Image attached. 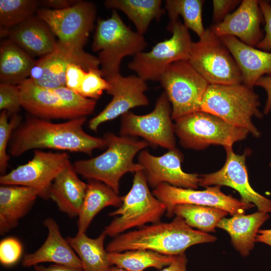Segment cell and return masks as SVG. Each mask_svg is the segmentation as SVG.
<instances>
[{
  "label": "cell",
  "instance_id": "cell-1",
  "mask_svg": "<svg viewBox=\"0 0 271 271\" xmlns=\"http://www.w3.org/2000/svg\"><path fill=\"white\" fill-rule=\"evenodd\" d=\"M87 117L61 123H53L33 116L26 119L14 130L9 143L10 155L19 157L34 149H50L91 155L95 149L106 148L104 138L87 133L83 126Z\"/></svg>",
  "mask_w": 271,
  "mask_h": 271
},
{
  "label": "cell",
  "instance_id": "cell-2",
  "mask_svg": "<svg viewBox=\"0 0 271 271\" xmlns=\"http://www.w3.org/2000/svg\"><path fill=\"white\" fill-rule=\"evenodd\" d=\"M216 239L215 236L193 229L182 217L176 216L171 222H159L120 234L107 244L106 250L108 252H121L145 249L177 256L184 253L191 246Z\"/></svg>",
  "mask_w": 271,
  "mask_h": 271
},
{
  "label": "cell",
  "instance_id": "cell-3",
  "mask_svg": "<svg viewBox=\"0 0 271 271\" xmlns=\"http://www.w3.org/2000/svg\"><path fill=\"white\" fill-rule=\"evenodd\" d=\"M107 149L95 157L78 160L73 164L76 172L84 178L100 181L119 194V182L127 173L143 170L133 162L136 155L149 146L135 137L118 136L109 132L103 137Z\"/></svg>",
  "mask_w": 271,
  "mask_h": 271
},
{
  "label": "cell",
  "instance_id": "cell-4",
  "mask_svg": "<svg viewBox=\"0 0 271 271\" xmlns=\"http://www.w3.org/2000/svg\"><path fill=\"white\" fill-rule=\"evenodd\" d=\"M258 95L243 83L209 84L203 96L201 110L214 114L227 123L247 130L255 138L261 133L253 117L261 118Z\"/></svg>",
  "mask_w": 271,
  "mask_h": 271
},
{
  "label": "cell",
  "instance_id": "cell-5",
  "mask_svg": "<svg viewBox=\"0 0 271 271\" xmlns=\"http://www.w3.org/2000/svg\"><path fill=\"white\" fill-rule=\"evenodd\" d=\"M147 43L143 35L127 26L115 10L110 17L98 20L92 44L97 57L100 70L107 80L120 73L122 60L143 51Z\"/></svg>",
  "mask_w": 271,
  "mask_h": 271
},
{
  "label": "cell",
  "instance_id": "cell-6",
  "mask_svg": "<svg viewBox=\"0 0 271 271\" xmlns=\"http://www.w3.org/2000/svg\"><path fill=\"white\" fill-rule=\"evenodd\" d=\"M174 126L181 145L195 150L212 145L232 147L235 143L245 140L249 133L245 129L202 110L175 119Z\"/></svg>",
  "mask_w": 271,
  "mask_h": 271
},
{
  "label": "cell",
  "instance_id": "cell-7",
  "mask_svg": "<svg viewBox=\"0 0 271 271\" xmlns=\"http://www.w3.org/2000/svg\"><path fill=\"white\" fill-rule=\"evenodd\" d=\"M148 185L142 171L134 173L132 187L122 196L121 205L108 214L114 218L103 230L106 235L115 237L130 228L160 222L166 207Z\"/></svg>",
  "mask_w": 271,
  "mask_h": 271
},
{
  "label": "cell",
  "instance_id": "cell-8",
  "mask_svg": "<svg viewBox=\"0 0 271 271\" xmlns=\"http://www.w3.org/2000/svg\"><path fill=\"white\" fill-rule=\"evenodd\" d=\"M189 61L209 84L242 83L240 69L220 38L209 29L192 42Z\"/></svg>",
  "mask_w": 271,
  "mask_h": 271
},
{
  "label": "cell",
  "instance_id": "cell-9",
  "mask_svg": "<svg viewBox=\"0 0 271 271\" xmlns=\"http://www.w3.org/2000/svg\"><path fill=\"white\" fill-rule=\"evenodd\" d=\"M159 81L171 103L172 120L201 110L209 84L189 60L172 63Z\"/></svg>",
  "mask_w": 271,
  "mask_h": 271
},
{
  "label": "cell",
  "instance_id": "cell-10",
  "mask_svg": "<svg viewBox=\"0 0 271 271\" xmlns=\"http://www.w3.org/2000/svg\"><path fill=\"white\" fill-rule=\"evenodd\" d=\"M167 29L172 34L169 39L158 43L149 52L138 53L128 64L146 81H159L172 63L189 59L192 41L188 29L179 20L169 24Z\"/></svg>",
  "mask_w": 271,
  "mask_h": 271
},
{
  "label": "cell",
  "instance_id": "cell-11",
  "mask_svg": "<svg viewBox=\"0 0 271 271\" xmlns=\"http://www.w3.org/2000/svg\"><path fill=\"white\" fill-rule=\"evenodd\" d=\"M119 134L122 137L143 138L153 147L176 148L172 106L165 92L157 99L149 113L138 115L128 111L121 116Z\"/></svg>",
  "mask_w": 271,
  "mask_h": 271
},
{
  "label": "cell",
  "instance_id": "cell-12",
  "mask_svg": "<svg viewBox=\"0 0 271 271\" xmlns=\"http://www.w3.org/2000/svg\"><path fill=\"white\" fill-rule=\"evenodd\" d=\"M71 63L81 66L86 71L99 66L98 58L83 48L58 40L53 51L36 61L29 78L37 85L48 89L66 87V72Z\"/></svg>",
  "mask_w": 271,
  "mask_h": 271
},
{
  "label": "cell",
  "instance_id": "cell-13",
  "mask_svg": "<svg viewBox=\"0 0 271 271\" xmlns=\"http://www.w3.org/2000/svg\"><path fill=\"white\" fill-rule=\"evenodd\" d=\"M70 163L65 152L35 150L30 161L1 175L0 183L33 188L37 191L39 197L47 200L50 199V189L53 181Z\"/></svg>",
  "mask_w": 271,
  "mask_h": 271
},
{
  "label": "cell",
  "instance_id": "cell-14",
  "mask_svg": "<svg viewBox=\"0 0 271 271\" xmlns=\"http://www.w3.org/2000/svg\"><path fill=\"white\" fill-rule=\"evenodd\" d=\"M96 12L93 3L78 1L63 10L39 9L36 17L49 26L58 40L83 48L93 28Z\"/></svg>",
  "mask_w": 271,
  "mask_h": 271
},
{
  "label": "cell",
  "instance_id": "cell-15",
  "mask_svg": "<svg viewBox=\"0 0 271 271\" xmlns=\"http://www.w3.org/2000/svg\"><path fill=\"white\" fill-rule=\"evenodd\" d=\"M204 190L179 188L167 183H162L155 188L152 193L164 203L166 207V216L171 218L174 215L176 206L192 204L210 206L222 209L233 216L244 214L246 210L253 207L221 190V186L206 187Z\"/></svg>",
  "mask_w": 271,
  "mask_h": 271
},
{
  "label": "cell",
  "instance_id": "cell-16",
  "mask_svg": "<svg viewBox=\"0 0 271 271\" xmlns=\"http://www.w3.org/2000/svg\"><path fill=\"white\" fill-rule=\"evenodd\" d=\"M226 159L219 170L199 175V185L207 187L212 185L230 187L239 194L240 200L247 204H253L257 211L271 213V199L257 193L250 185L246 167L247 152L236 154L232 147H226Z\"/></svg>",
  "mask_w": 271,
  "mask_h": 271
},
{
  "label": "cell",
  "instance_id": "cell-17",
  "mask_svg": "<svg viewBox=\"0 0 271 271\" xmlns=\"http://www.w3.org/2000/svg\"><path fill=\"white\" fill-rule=\"evenodd\" d=\"M183 157L177 149L169 150L161 156H155L146 150L138 156V163L148 185L154 189L161 184L196 189L199 185V175L183 171L181 163Z\"/></svg>",
  "mask_w": 271,
  "mask_h": 271
},
{
  "label": "cell",
  "instance_id": "cell-18",
  "mask_svg": "<svg viewBox=\"0 0 271 271\" xmlns=\"http://www.w3.org/2000/svg\"><path fill=\"white\" fill-rule=\"evenodd\" d=\"M107 81L110 86L106 92L112 98L99 114L88 122L89 128L94 131L101 124L121 116L132 108L146 106L149 103L145 94L148 85L138 75L125 77L119 74Z\"/></svg>",
  "mask_w": 271,
  "mask_h": 271
},
{
  "label": "cell",
  "instance_id": "cell-19",
  "mask_svg": "<svg viewBox=\"0 0 271 271\" xmlns=\"http://www.w3.org/2000/svg\"><path fill=\"white\" fill-rule=\"evenodd\" d=\"M263 15L257 0L241 1L239 7L220 23L210 28L217 36H232L255 47L264 35L260 29Z\"/></svg>",
  "mask_w": 271,
  "mask_h": 271
},
{
  "label": "cell",
  "instance_id": "cell-20",
  "mask_svg": "<svg viewBox=\"0 0 271 271\" xmlns=\"http://www.w3.org/2000/svg\"><path fill=\"white\" fill-rule=\"evenodd\" d=\"M18 86L22 107L31 116L45 120L79 118L52 89L35 84L27 78Z\"/></svg>",
  "mask_w": 271,
  "mask_h": 271
},
{
  "label": "cell",
  "instance_id": "cell-21",
  "mask_svg": "<svg viewBox=\"0 0 271 271\" xmlns=\"http://www.w3.org/2000/svg\"><path fill=\"white\" fill-rule=\"evenodd\" d=\"M43 225L48 232L46 240L37 250L25 255L22 265L28 267L43 262H52L82 268L80 259L67 239L61 235L56 221L48 217Z\"/></svg>",
  "mask_w": 271,
  "mask_h": 271
},
{
  "label": "cell",
  "instance_id": "cell-22",
  "mask_svg": "<svg viewBox=\"0 0 271 271\" xmlns=\"http://www.w3.org/2000/svg\"><path fill=\"white\" fill-rule=\"evenodd\" d=\"M240 69L242 83L250 88L262 76L271 75V53L249 46L232 36L219 37Z\"/></svg>",
  "mask_w": 271,
  "mask_h": 271
},
{
  "label": "cell",
  "instance_id": "cell-23",
  "mask_svg": "<svg viewBox=\"0 0 271 271\" xmlns=\"http://www.w3.org/2000/svg\"><path fill=\"white\" fill-rule=\"evenodd\" d=\"M7 36L30 55L41 57L53 51L57 41L49 26L36 16L12 28Z\"/></svg>",
  "mask_w": 271,
  "mask_h": 271
},
{
  "label": "cell",
  "instance_id": "cell-24",
  "mask_svg": "<svg viewBox=\"0 0 271 271\" xmlns=\"http://www.w3.org/2000/svg\"><path fill=\"white\" fill-rule=\"evenodd\" d=\"M37 191L19 185L0 187V233L4 235L15 228L21 219L31 209L37 197Z\"/></svg>",
  "mask_w": 271,
  "mask_h": 271
},
{
  "label": "cell",
  "instance_id": "cell-25",
  "mask_svg": "<svg viewBox=\"0 0 271 271\" xmlns=\"http://www.w3.org/2000/svg\"><path fill=\"white\" fill-rule=\"evenodd\" d=\"M71 163L54 179L50 189V199L59 210L70 218L78 217L87 187L79 179Z\"/></svg>",
  "mask_w": 271,
  "mask_h": 271
},
{
  "label": "cell",
  "instance_id": "cell-26",
  "mask_svg": "<svg viewBox=\"0 0 271 271\" xmlns=\"http://www.w3.org/2000/svg\"><path fill=\"white\" fill-rule=\"evenodd\" d=\"M269 218L268 213L258 211L248 215L237 214L221 219L217 227L226 231L235 250L247 257L254 247L258 230Z\"/></svg>",
  "mask_w": 271,
  "mask_h": 271
},
{
  "label": "cell",
  "instance_id": "cell-27",
  "mask_svg": "<svg viewBox=\"0 0 271 271\" xmlns=\"http://www.w3.org/2000/svg\"><path fill=\"white\" fill-rule=\"evenodd\" d=\"M122 196L104 183L88 179L86 194L78 216V232H86L95 216L106 207H119Z\"/></svg>",
  "mask_w": 271,
  "mask_h": 271
},
{
  "label": "cell",
  "instance_id": "cell-28",
  "mask_svg": "<svg viewBox=\"0 0 271 271\" xmlns=\"http://www.w3.org/2000/svg\"><path fill=\"white\" fill-rule=\"evenodd\" d=\"M30 54L9 39L0 47V82L16 85L30 76L36 62Z\"/></svg>",
  "mask_w": 271,
  "mask_h": 271
},
{
  "label": "cell",
  "instance_id": "cell-29",
  "mask_svg": "<svg viewBox=\"0 0 271 271\" xmlns=\"http://www.w3.org/2000/svg\"><path fill=\"white\" fill-rule=\"evenodd\" d=\"M106 236L103 231L97 238H91L85 232H78L66 238L80 259L83 271H108L112 266L104 248Z\"/></svg>",
  "mask_w": 271,
  "mask_h": 271
},
{
  "label": "cell",
  "instance_id": "cell-30",
  "mask_svg": "<svg viewBox=\"0 0 271 271\" xmlns=\"http://www.w3.org/2000/svg\"><path fill=\"white\" fill-rule=\"evenodd\" d=\"M161 0H106L104 6L108 9L118 10L132 21L137 32L143 35L151 22L159 20L165 13Z\"/></svg>",
  "mask_w": 271,
  "mask_h": 271
},
{
  "label": "cell",
  "instance_id": "cell-31",
  "mask_svg": "<svg viewBox=\"0 0 271 271\" xmlns=\"http://www.w3.org/2000/svg\"><path fill=\"white\" fill-rule=\"evenodd\" d=\"M175 256L145 249L108 252V254L111 265H115L129 271H143L150 267L161 269L171 264Z\"/></svg>",
  "mask_w": 271,
  "mask_h": 271
},
{
  "label": "cell",
  "instance_id": "cell-32",
  "mask_svg": "<svg viewBox=\"0 0 271 271\" xmlns=\"http://www.w3.org/2000/svg\"><path fill=\"white\" fill-rule=\"evenodd\" d=\"M174 212V215L182 217L191 227L207 233L215 232L219 221L228 214L222 209L192 204L177 205Z\"/></svg>",
  "mask_w": 271,
  "mask_h": 271
},
{
  "label": "cell",
  "instance_id": "cell-33",
  "mask_svg": "<svg viewBox=\"0 0 271 271\" xmlns=\"http://www.w3.org/2000/svg\"><path fill=\"white\" fill-rule=\"evenodd\" d=\"M204 3L202 0L165 1V8L170 19L169 24L177 21L179 16H181L183 19L184 26L200 37L206 30L202 19Z\"/></svg>",
  "mask_w": 271,
  "mask_h": 271
},
{
  "label": "cell",
  "instance_id": "cell-34",
  "mask_svg": "<svg viewBox=\"0 0 271 271\" xmlns=\"http://www.w3.org/2000/svg\"><path fill=\"white\" fill-rule=\"evenodd\" d=\"M39 6L36 0H1V36H6L10 29L32 17Z\"/></svg>",
  "mask_w": 271,
  "mask_h": 271
},
{
  "label": "cell",
  "instance_id": "cell-35",
  "mask_svg": "<svg viewBox=\"0 0 271 271\" xmlns=\"http://www.w3.org/2000/svg\"><path fill=\"white\" fill-rule=\"evenodd\" d=\"M9 115L5 110L0 114V172L5 174L10 156L7 152V148L14 130L22 122V117L18 114L11 116L10 121Z\"/></svg>",
  "mask_w": 271,
  "mask_h": 271
},
{
  "label": "cell",
  "instance_id": "cell-36",
  "mask_svg": "<svg viewBox=\"0 0 271 271\" xmlns=\"http://www.w3.org/2000/svg\"><path fill=\"white\" fill-rule=\"evenodd\" d=\"M52 90L78 117L86 116L91 114L95 109V100L86 98L66 87Z\"/></svg>",
  "mask_w": 271,
  "mask_h": 271
},
{
  "label": "cell",
  "instance_id": "cell-37",
  "mask_svg": "<svg viewBox=\"0 0 271 271\" xmlns=\"http://www.w3.org/2000/svg\"><path fill=\"white\" fill-rule=\"evenodd\" d=\"M109 86L108 81L102 76L100 69H91L86 72L78 93L86 98L96 100Z\"/></svg>",
  "mask_w": 271,
  "mask_h": 271
},
{
  "label": "cell",
  "instance_id": "cell-38",
  "mask_svg": "<svg viewBox=\"0 0 271 271\" xmlns=\"http://www.w3.org/2000/svg\"><path fill=\"white\" fill-rule=\"evenodd\" d=\"M21 107V94L18 85L0 83V109L12 116L18 114Z\"/></svg>",
  "mask_w": 271,
  "mask_h": 271
},
{
  "label": "cell",
  "instance_id": "cell-39",
  "mask_svg": "<svg viewBox=\"0 0 271 271\" xmlns=\"http://www.w3.org/2000/svg\"><path fill=\"white\" fill-rule=\"evenodd\" d=\"M23 247L20 241L14 237H7L0 242V262L6 266L15 264L21 257Z\"/></svg>",
  "mask_w": 271,
  "mask_h": 271
},
{
  "label": "cell",
  "instance_id": "cell-40",
  "mask_svg": "<svg viewBox=\"0 0 271 271\" xmlns=\"http://www.w3.org/2000/svg\"><path fill=\"white\" fill-rule=\"evenodd\" d=\"M263 20L265 22V34L256 46L261 50L271 51V4L266 1H258Z\"/></svg>",
  "mask_w": 271,
  "mask_h": 271
},
{
  "label": "cell",
  "instance_id": "cell-41",
  "mask_svg": "<svg viewBox=\"0 0 271 271\" xmlns=\"http://www.w3.org/2000/svg\"><path fill=\"white\" fill-rule=\"evenodd\" d=\"M86 72L77 64H69L65 75L66 87L78 93Z\"/></svg>",
  "mask_w": 271,
  "mask_h": 271
},
{
  "label": "cell",
  "instance_id": "cell-42",
  "mask_svg": "<svg viewBox=\"0 0 271 271\" xmlns=\"http://www.w3.org/2000/svg\"><path fill=\"white\" fill-rule=\"evenodd\" d=\"M241 1L238 0H213L212 22L213 25L221 22L228 15L229 12L240 4Z\"/></svg>",
  "mask_w": 271,
  "mask_h": 271
},
{
  "label": "cell",
  "instance_id": "cell-43",
  "mask_svg": "<svg viewBox=\"0 0 271 271\" xmlns=\"http://www.w3.org/2000/svg\"><path fill=\"white\" fill-rule=\"evenodd\" d=\"M255 85L262 88L266 92L267 97L263 112L264 114H267L271 111V75L262 76Z\"/></svg>",
  "mask_w": 271,
  "mask_h": 271
},
{
  "label": "cell",
  "instance_id": "cell-44",
  "mask_svg": "<svg viewBox=\"0 0 271 271\" xmlns=\"http://www.w3.org/2000/svg\"><path fill=\"white\" fill-rule=\"evenodd\" d=\"M78 2L74 0H42L39 1V4L40 6L49 9L63 10L72 6Z\"/></svg>",
  "mask_w": 271,
  "mask_h": 271
},
{
  "label": "cell",
  "instance_id": "cell-45",
  "mask_svg": "<svg viewBox=\"0 0 271 271\" xmlns=\"http://www.w3.org/2000/svg\"><path fill=\"white\" fill-rule=\"evenodd\" d=\"M188 260L185 253L175 256L173 262L160 271H187Z\"/></svg>",
  "mask_w": 271,
  "mask_h": 271
},
{
  "label": "cell",
  "instance_id": "cell-46",
  "mask_svg": "<svg viewBox=\"0 0 271 271\" xmlns=\"http://www.w3.org/2000/svg\"><path fill=\"white\" fill-rule=\"evenodd\" d=\"M34 267L35 271H83L82 268L56 263H53L48 266L38 264Z\"/></svg>",
  "mask_w": 271,
  "mask_h": 271
},
{
  "label": "cell",
  "instance_id": "cell-47",
  "mask_svg": "<svg viewBox=\"0 0 271 271\" xmlns=\"http://www.w3.org/2000/svg\"><path fill=\"white\" fill-rule=\"evenodd\" d=\"M261 242L271 246V229H259L256 237V242Z\"/></svg>",
  "mask_w": 271,
  "mask_h": 271
},
{
  "label": "cell",
  "instance_id": "cell-48",
  "mask_svg": "<svg viewBox=\"0 0 271 271\" xmlns=\"http://www.w3.org/2000/svg\"><path fill=\"white\" fill-rule=\"evenodd\" d=\"M108 271H129V270L115 266H111Z\"/></svg>",
  "mask_w": 271,
  "mask_h": 271
},
{
  "label": "cell",
  "instance_id": "cell-49",
  "mask_svg": "<svg viewBox=\"0 0 271 271\" xmlns=\"http://www.w3.org/2000/svg\"><path fill=\"white\" fill-rule=\"evenodd\" d=\"M269 167L271 168V159H270V163H269Z\"/></svg>",
  "mask_w": 271,
  "mask_h": 271
},
{
  "label": "cell",
  "instance_id": "cell-50",
  "mask_svg": "<svg viewBox=\"0 0 271 271\" xmlns=\"http://www.w3.org/2000/svg\"><path fill=\"white\" fill-rule=\"evenodd\" d=\"M270 4H271V1H270Z\"/></svg>",
  "mask_w": 271,
  "mask_h": 271
}]
</instances>
